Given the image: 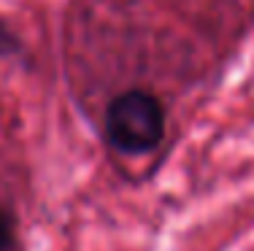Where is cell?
Here are the masks:
<instances>
[{"instance_id":"obj_1","label":"cell","mask_w":254,"mask_h":251,"mask_svg":"<svg viewBox=\"0 0 254 251\" xmlns=\"http://www.w3.org/2000/svg\"><path fill=\"white\" fill-rule=\"evenodd\" d=\"M106 133L119 151H152L165 135V111L154 95L143 92V89H132V92L119 95L108 105Z\"/></svg>"},{"instance_id":"obj_2","label":"cell","mask_w":254,"mask_h":251,"mask_svg":"<svg viewBox=\"0 0 254 251\" xmlns=\"http://www.w3.org/2000/svg\"><path fill=\"white\" fill-rule=\"evenodd\" d=\"M11 246H14V222L0 208V251H11Z\"/></svg>"}]
</instances>
